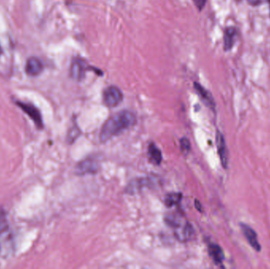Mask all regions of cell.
Masks as SVG:
<instances>
[{
  "label": "cell",
  "mask_w": 270,
  "mask_h": 269,
  "mask_svg": "<svg viewBox=\"0 0 270 269\" xmlns=\"http://www.w3.org/2000/svg\"><path fill=\"white\" fill-rule=\"evenodd\" d=\"M16 104L33 120L37 128L40 130L44 128V121L42 118L41 113L37 107L34 106L33 104L21 102V101H17Z\"/></svg>",
  "instance_id": "4"
},
{
  "label": "cell",
  "mask_w": 270,
  "mask_h": 269,
  "mask_svg": "<svg viewBox=\"0 0 270 269\" xmlns=\"http://www.w3.org/2000/svg\"><path fill=\"white\" fill-rule=\"evenodd\" d=\"M99 169V162L95 159L89 158L82 160L78 163L75 167V173L78 176H83L87 174H95Z\"/></svg>",
  "instance_id": "6"
},
{
  "label": "cell",
  "mask_w": 270,
  "mask_h": 269,
  "mask_svg": "<svg viewBox=\"0 0 270 269\" xmlns=\"http://www.w3.org/2000/svg\"><path fill=\"white\" fill-rule=\"evenodd\" d=\"M193 231L191 224L187 221L183 222L180 227L175 229V235L181 241H187L193 237Z\"/></svg>",
  "instance_id": "9"
},
{
  "label": "cell",
  "mask_w": 270,
  "mask_h": 269,
  "mask_svg": "<svg viewBox=\"0 0 270 269\" xmlns=\"http://www.w3.org/2000/svg\"><path fill=\"white\" fill-rule=\"evenodd\" d=\"M149 156L150 160L154 164L159 165L162 161V153L155 144H150L149 146Z\"/></svg>",
  "instance_id": "15"
},
{
  "label": "cell",
  "mask_w": 270,
  "mask_h": 269,
  "mask_svg": "<svg viewBox=\"0 0 270 269\" xmlns=\"http://www.w3.org/2000/svg\"><path fill=\"white\" fill-rule=\"evenodd\" d=\"M262 2V0H248V4L253 7H257V6L260 5Z\"/></svg>",
  "instance_id": "20"
},
{
  "label": "cell",
  "mask_w": 270,
  "mask_h": 269,
  "mask_svg": "<svg viewBox=\"0 0 270 269\" xmlns=\"http://www.w3.org/2000/svg\"><path fill=\"white\" fill-rule=\"evenodd\" d=\"M79 135H80V130L77 126H73L69 131L67 141L70 143L73 142L79 137Z\"/></svg>",
  "instance_id": "17"
},
{
  "label": "cell",
  "mask_w": 270,
  "mask_h": 269,
  "mask_svg": "<svg viewBox=\"0 0 270 269\" xmlns=\"http://www.w3.org/2000/svg\"><path fill=\"white\" fill-rule=\"evenodd\" d=\"M136 121V116L132 111L127 110L119 111L105 121L101 128L100 140L101 142H106L127 129L135 125Z\"/></svg>",
  "instance_id": "1"
},
{
  "label": "cell",
  "mask_w": 270,
  "mask_h": 269,
  "mask_svg": "<svg viewBox=\"0 0 270 269\" xmlns=\"http://www.w3.org/2000/svg\"><path fill=\"white\" fill-rule=\"evenodd\" d=\"M206 1L207 0H193V3H194L199 11H202V9L204 8L205 5H206Z\"/></svg>",
  "instance_id": "19"
},
{
  "label": "cell",
  "mask_w": 270,
  "mask_h": 269,
  "mask_svg": "<svg viewBox=\"0 0 270 269\" xmlns=\"http://www.w3.org/2000/svg\"><path fill=\"white\" fill-rule=\"evenodd\" d=\"M180 148L182 152L184 153H187L190 150V144L188 139L183 137L180 140Z\"/></svg>",
  "instance_id": "18"
},
{
  "label": "cell",
  "mask_w": 270,
  "mask_h": 269,
  "mask_svg": "<svg viewBox=\"0 0 270 269\" xmlns=\"http://www.w3.org/2000/svg\"><path fill=\"white\" fill-rule=\"evenodd\" d=\"M3 53V49L2 47H1V46H0V55L2 54Z\"/></svg>",
  "instance_id": "22"
},
{
  "label": "cell",
  "mask_w": 270,
  "mask_h": 269,
  "mask_svg": "<svg viewBox=\"0 0 270 269\" xmlns=\"http://www.w3.org/2000/svg\"><path fill=\"white\" fill-rule=\"evenodd\" d=\"M90 68L88 67L86 61L81 58H76L72 61L70 65V74L73 79L76 81H82Z\"/></svg>",
  "instance_id": "5"
},
{
  "label": "cell",
  "mask_w": 270,
  "mask_h": 269,
  "mask_svg": "<svg viewBox=\"0 0 270 269\" xmlns=\"http://www.w3.org/2000/svg\"><path fill=\"white\" fill-rule=\"evenodd\" d=\"M44 69V66L38 58H30L26 65V72L29 76H38Z\"/></svg>",
  "instance_id": "10"
},
{
  "label": "cell",
  "mask_w": 270,
  "mask_h": 269,
  "mask_svg": "<svg viewBox=\"0 0 270 269\" xmlns=\"http://www.w3.org/2000/svg\"><path fill=\"white\" fill-rule=\"evenodd\" d=\"M195 205H196V208H197L198 209H199V210L200 211V212H202V208H201L200 203H199V202H198V201H196Z\"/></svg>",
  "instance_id": "21"
},
{
  "label": "cell",
  "mask_w": 270,
  "mask_h": 269,
  "mask_svg": "<svg viewBox=\"0 0 270 269\" xmlns=\"http://www.w3.org/2000/svg\"><path fill=\"white\" fill-rule=\"evenodd\" d=\"M216 142L218 154L220 156L222 167L225 169H227L229 167V156H228V151H227L225 137H224L223 134L220 131H216Z\"/></svg>",
  "instance_id": "8"
},
{
  "label": "cell",
  "mask_w": 270,
  "mask_h": 269,
  "mask_svg": "<svg viewBox=\"0 0 270 269\" xmlns=\"http://www.w3.org/2000/svg\"><path fill=\"white\" fill-rule=\"evenodd\" d=\"M182 197L183 195L181 193H171L167 194L165 198L166 206L171 207L180 203Z\"/></svg>",
  "instance_id": "16"
},
{
  "label": "cell",
  "mask_w": 270,
  "mask_h": 269,
  "mask_svg": "<svg viewBox=\"0 0 270 269\" xmlns=\"http://www.w3.org/2000/svg\"><path fill=\"white\" fill-rule=\"evenodd\" d=\"M238 30L235 27H229L225 30L224 33V49L229 52L233 47L235 41L237 40Z\"/></svg>",
  "instance_id": "12"
},
{
  "label": "cell",
  "mask_w": 270,
  "mask_h": 269,
  "mask_svg": "<svg viewBox=\"0 0 270 269\" xmlns=\"http://www.w3.org/2000/svg\"><path fill=\"white\" fill-rule=\"evenodd\" d=\"M268 4H269V7H270V0H268Z\"/></svg>",
  "instance_id": "23"
},
{
  "label": "cell",
  "mask_w": 270,
  "mask_h": 269,
  "mask_svg": "<svg viewBox=\"0 0 270 269\" xmlns=\"http://www.w3.org/2000/svg\"><path fill=\"white\" fill-rule=\"evenodd\" d=\"M124 100L122 91L116 86H109L103 92V101L108 108L118 106Z\"/></svg>",
  "instance_id": "3"
},
{
  "label": "cell",
  "mask_w": 270,
  "mask_h": 269,
  "mask_svg": "<svg viewBox=\"0 0 270 269\" xmlns=\"http://www.w3.org/2000/svg\"><path fill=\"white\" fill-rule=\"evenodd\" d=\"M13 246V237L7 221V215L2 207H0V255H7Z\"/></svg>",
  "instance_id": "2"
},
{
  "label": "cell",
  "mask_w": 270,
  "mask_h": 269,
  "mask_svg": "<svg viewBox=\"0 0 270 269\" xmlns=\"http://www.w3.org/2000/svg\"><path fill=\"white\" fill-rule=\"evenodd\" d=\"M241 230L243 233L244 236L246 237L247 240L249 242L250 245L255 249L256 251L259 252L261 250V246L258 242L257 238V234L252 228L248 226V224H241Z\"/></svg>",
  "instance_id": "11"
},
{
  "label": "cell",
  "mask_w": 270,
  "mask_h": 269,
  "mask_svg": "<svg viewBox=\"0 0 270 269\" xmlns=\"http://www.w3.org/2000/svg\"><path fill=\"white\" fill-rule=\"evenodd\" d=\"M209 253L210 257L216 264H220L225 259L223 250L216 244H210L209 246Z\"/></svg>",
  "instance_id": "14"
},
{
  "label": "cell",
  "mask_w": 270,
  "mask_h": 269,
  "mask_svg": "<svg viewBox=\"0 0 270 269\" xmlns=\"http://www.w3.org/2000/svg\"><path fill=\"white\" fill-rule=\"evenodd\" d=\"M158 181L154 177L141 178V179H135L128 185V187H127V192L128 193H134L142 189V188L154 187L157 185Z\"/></svg>",
  "instance_id": "7"
},
{
  "label": "cell",
  "mask_w": 270,
  "mask_h": 269,
  "mask_svg": "<svg viewBox=\"0 0 270 269\" xmlns=\"http://www.w3.org/2000/svg\"><path fill=\"white\" fill-rule=\"evenodd\" d=\"M194 89L206 106L209 107L211 109L214 110L216 105H215L214 100H213L210 92L206 90L205 88H203L200 84L197 83V82H194Z\"/></svg>",
  "instance_id": "13"
}]
</instances>
